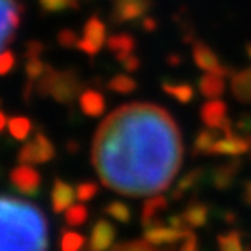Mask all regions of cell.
I'll use <instances>...</instances> for the list:
<instances>
[{"label": "cell", "instance_id": "cell-1", "mask_svg": "<svg viewBox=\"0 0 251 251\" xmlns=\"http://www.w3.org/2000/svg\"><path fill=\"white\" fill-rule=\"evenodd\" d=\"M183 159L176 122L162 106L133 103L108 115L93 143L103 185L129 197L169 187Z\"/></svg>", "mask_w": 251, "mask_h": 251}, {"label": "cell", "instance_id": "cell-2", "mask_svg": "<svg viewBox=\"0 0 251 251\" xmlns=\"http://www.w3.org/2000/svg\"><path fill=\"white\" fill-rule=\"evenodd\" d=\"M46 250V215L30 202L0 196V251Z\"/></svg>", "mask_w": 251, "mask_h": 251}, {"label": "cell", "instance_id": "cell-3", "mask_svg": "<svg viewBox=\"0 0 251 251\" xmlns=\"http://www.w3.org/2000/svg\"><path fill=\"white\" fill-rule=\"evenodd\" d=\"M35 89L42 98H52L61 105H72L80 94L82 80L75 70L59 72L52 67H47L46 74L39 78Z\"/></svg>", "mask_w": 251, "mask_h": 251}, {"label": "cell", "instance_id": "cell-4", "mask_svg": "<svg viewBox=\"0 0 251 251\" xmlns=\"http://www.w3.org/2000/svg\"><path fill=\"white\" fill-rule=\"evenodd\" d=\"M23 11L21 0H0V52L14 39Z\"/></svg>", "mask_w": 251, "mask_h": 251}, {"label": "cell", "instance_id": "cell-5", "mask_svg": "<svg viewBox=\"0 0 251 251\" xmlns=\"http://www.w3.org/2000/svg\"><path fill=\"white\" fill-rule=\"evenodd\" d=\"M56 149L52 147L51 140L44 133H37L33 140L25 143L18 153V161L21 164H44L54 159Z\"/></svg>", "mask_w": 251, "mask_h": 251}, {"label": "cell", "instance_id": "cell-6", "mask_svg": "<svg viewBox=\"0 0 251 251\" xmlns=\"http://www.w3.org/2000/svg\"><path fill=\"white\" fill-rule=\"evenodd\" d=\"M152 0H112L110 20L114 25H124L143 20L152 9Z\"/></svg>", "mask_w": 251, "mask_h": 251}, {"label": "cell", "instance_id": "cell-7", "mask_svg": "<svg viewBox=\"0 0 251 251\" xmlns=\"http://www.w3.org/2000/svg\"><path fill=\"white\" fill-rule=\"evenodd\" d=\"M9 181L16 192L30 197L37 196L42 187V176L35 168H31V164H20L12 169L9 173Z\"/></svg>", "mask_w": 251, "mask_h": 251}, {"label": "cell", "instance_id": "cell-8", "mask_svg": "<svg viewBox=\"0 0 251 251\" xmlns=\"http://www.w3.org/2000/svg\"><path fill=\"white\" fill-rule=\"evenodd\" d=\"M105 39H106L105 23L94 14L84 25V37L78 40L77 49H80V51L89 56H96L100 52V49L103 47V44H105Z\"/></svg>", "mask_w": 251, "mask_h": 251}, {"label": "cell", "instance_id": "cell-9", "mask_svg": "<svg viewBox=\"0 0 251 251\" xmlns=\"http://www.w3.org/2000/svg\"><path fill=\"white\" fill-rule=\"evenodd\" d=\"M192 56L196 65L201 68V70H206L208 74H216L220 77H232V68L225 67L218 61V56L209 49L208 46L201 40H194L192 46Z\"/></svg>", "mask_w": 251, "mask_h": 251}, {"label": "cell", "instance_id": "cell-10", "mask_svg": "<svg viewBox=\"0 0 251 251\" xmlns=\"http://www.w3.org/2000/svg\"><path fill=\"white\" fill-rule=\"evenodd\" d=\"M115 241V227L106 220H98L91 228L87 251H106Z\"/></svg>", "mask_w": 251, "mask_h": 251}, {"label": "cell", "instance_id": "cell-11", "mask_svg": "<svg viewBox=\"0 0 251 251\" xmlns=\"http://www.w3.org/2000/svg\"><path fill=\"white\" fill-rule=\"evenodd\" d=\"M190 234V230H178L175 227H164L162 224H155L152 227L145 228V241H149L150 244H155V246H171V244L178 243V241L185 239L187 235Z\"/></svg>", "mask_w": 251, "mask_h": 251}, {"label": "cell", "instance_id": "cell-12", "mask_svg": "<svg viewBox=\"0 0 251 251\" xmlns=\"http://www.w3.org/2000/svg\"><path fill=\"white\" fill-rule=\"evenodd\" d=\"M251 150V138L237 136V134H227L222 136L211 149L213 155H243Z\"/></svg>", "mask_w": 251, "mask_h": 251}, {"label": "cell", "instance_id": "cell-13", "mask_svg": "<svg viewBox=\"0 0 251 251\" xmlns=\"http://www.w3.org/2000/svg\"><path fill=\"white\" fill-rule=\"evenodd\" d=\"M243 168V162L239 159H232V161L225 162V164L216 166L211 171V183L218 190H228L234 187V181L237 173Z\"/></svg>", "mask_w": 251, "mask_h": 251}, {"label": "cell", "instance_id": "cell-14", "mask_svg": "<svg viewBox=\"0 0 251 251\" xmlns=\"http://www.w3.org/2000/svg\"><path fill=\"white\" fill-rule=\"evenodd\" d=\"M225 119H227V103L222 100H208L201 106V121L208 127L218 129Z\"/></svg>", "mask_w": 251, "mask_h": 251}, {"label": "cell", "instance_id": "cell-15", "mask_svg": "<svg viewBox=\"0 0 251 251\" xmlns=\"http://www.w3.org/2000/svg\"><path fill=\"white\" fill-rule=\"evenodd\" d=\"M75 190L72 188V185L65 183L63 180H54V185H52V192H51V204L54 213H65L72 204H74L75 199Z\"/></svg>", "mask_w": 251, "mask_h": 251}, {"label": "cell", "instance_id": "cell-16", "mask_svg": "<svg viewBox=\"0 0 251 251\" xmlns=\"http://www.w3.org/2000/svg\"><path fill=\"white\" fill-rule=\"evenodd\" d=\"M230 87L234 98L241 103H251V68H243L232 74Z\"/></svg>", "mask_w": 251, "mask_h": 251}, {"label": "cell", "instance_id": "cell-17", "mask_svg": "<svg viewBox=\"0 0 251 251\" xmlns=\"http://www.w3.org/2000/svg\"><path fill=\"white\" fill-rule=\"evenodd\" d=\"M164 209H168V199L164 196H152L143 204V211H141V224L143 227H152L159 222V215Z\"/></svg>", "mask_w": 251, "mask_h": 251}, {"label": "cell", "instance_id": "cell-18", "mask_svg": "<svg viewBox=\"0 0 251 251\" xmlns=\"http://www.w3.org/2000/svg\"><path fill=\"white\" fill-rule=\"evenodd\" d=\"M78 103H80V108H82L84 114L89 115V117H100L106 108L103 94L96 89H86L84 93H80Z\"/></svg>", "mask_w": 251, "mask_h": 251}, {"label": "cell", "instance_id": "cell-19", "mask_svg": "<svg viewBox=\"0 0 251 251\" xmlns=\"http://www.w3.org/2000/svg\"><path fill=\"white\" fill-rule=\"evenodd\" d=\"M208 216H209V206L196 199L188 204L187 209L183 211V220L188 228L204 227V225L208 224Z\"/></svg>", "mask_w": 251, "mask_h": 251}, {"label": "cell", "instance_id": "cell-20", "mask_svg": "<svg viewBox=\"0 0 251 251\" xmlns=\"http://www.w3.org/2000/svg\"><path fill=\"white\" fill-rule=\"evenodd\" d=\"M199 91L204 98L216 100L225 93V82L224 77L216 74H206L199 78Z\"/></svg>", "mask_w": 251, "mask_h": 251}, {"label": "cell", "instance_id": "cell-21", "mask_svg": "<svg viewBox=\"0 0 251 251\" xmlns=\"http://www.w3.org/2000/svg\"><path fill=\"white\" fill-rule=\"evenodd\" d=\"M204 176H206V169L204 168H196V169H192V171H188L187 175L178 181L176 188L173 190V194H171L173 199L180 201L188 190H194L197 185H201V181L204 180Z\"/></svg>", "mask_w": 251, "mask_h": 251}, {"label": "cell", "instance_id": "cell-22", "mask_svg": "<svg viewBox=\"0 0 251 251\" xmlns=\"http://www.w3.org/2000/svg\"><path fill=\"white\" fill-rule=\"evenodd\" d=\"M106 46H108L110 51L115 54V58L121 59L122 56L131 54V52L134 51L136 40H134V37L129 35V33H115V35H112L106 40Z\"/></svg>", "mask_w": 251, "mask_h": 251}, {"label": "cell", "instance_id": "cell-23", "mask_svg": "<svg viewBox=\"0 0 251 251\" xmlns=\"http://www.w3.org/2000/svg\"><path fill=\"white\" fill-rule=\"evenodd\" d=\"M222 136H225V134L220 129H216V127L202 129L196 136V141H194V153H196V155H201V153H211V149L215 147V143Z\"/></svg>", "mask_w": 251, "mask_h": 251}, {"label": "cell", "instance_id": "cell-24", "mask_svg": "<svg viewBox=\"0 0 251 251\" xmlns=\"http://www.w3.org/2000/svg\"><path fill=\"white\" fill-rule=\"evenodd\" d=\"M162 89L164 93H168L169 96H173L175 100H178L180 103H190L194 98V87L187 82H173V80H164L162 82Z\"/></svg>", "mask_w": 251, "mask_h": 251}, {"label": "cell", "instance_id": "cell-25", "mask_svg": "<svg viewBox=\"0 0 251 251\" xmlns=\"http://www.w3.org/2000/svg\"><path fill=\"white\" fill-rule=\"evenodd\" d=\"M218 251H251V248L244 246L241 232L228 230L218 235Z\"/></svg>", "mask_w": 251, "mask_h": 251}, {"label": "cell", "instance_id": "cell-26", "mask_svg": "<svg viewBox=\"0 0 251 251\" xmlns=\"http://www.w3.org/2000/svg\"><path fill=\"white\" fill-rule=\"evenodd\" d=\"M33 126H31V121L26 117H12L9 121V133L14 140H26L28 134L31 133Z\"/></svg>", "mask_w": 251, "mask_h": 251}, {"label": "cell", "instance_id": "cell-27", "mask_svg": "<svg viewBox=\"0 0 251 251\" xmlns=\"http://www.w3.org/2000/svg\"><path fill=\"white\" fill-rule=\"evenodd\" d=\"M39 5L46 14H54V12L78 9V0H39Z\"/></svg>", "mask_w": 251, "mask_h": 251}, {"label": "cell", "instance_id": "cell-28", "mask_svg": "<svg viewBox=\"0 0 251 251\" xmlns=\"http://www.w3.org/2000/svg\"><path fill=\"white\" fill-rule=\"evenodd\" d=\"M86 246V237L74 230H61V251H80Z\"/></svg>", "mask_w": 251, "mask_h": 251}, {"label": "cell", "instance_id": "cell-29", "mask_svg": "<svg viewBox=\"0 0 251 251\" xmlns=\"http://www.w3.org/2000/svg\"><path fill=\"white\" fill-rule=\"evenodd\" d=\"M87 216H89V213H87V208L84 204H72L65 211V222L70 227H78V225L86 224Z\"/></svg>", "mask_w": 251, "mask_h": 251}, {"label": "cell", "instance_id": "cell-30", "mask_svg": "<svg viewBox=\"0 0 251 251\" xmlns=\"http://www.w3.org/2000/svg\"><path fill=\"white\" fill-rule=\"evenodd\" d=\"M105 213L108 216H112L115 222H121V224H127L131 220V209L121 201H114V202L106 204Z\"/></svg>", "mask_w": 251, "mask_h": 251}, {"label": "cell", "instance_id": "cell-31", "mask_svg": "<svg viewBox=\"0 0 251 251\" xmlns=\"http://www.w3.org/2000/svg\"><path fill=\"white\" fill-rule=\"evenodd\" d=\"M108 89L115 91V93H121V94L133 93V91L136 89V80L131 78L129 75H115L108 82Z\"/></svg>", "mask_w": 251, "mask_h": 251}, {"label": "cell", "instance_id": "cell-32", "mask_svg": "<svg viewBox=\"0 0 251 251\" xmlns=\"http://www.w3.org/2000/svg\"><path fill=\"white\" fill-rule=\"evenodd\" d=\"M112 251H168L164 248H157L155 244H150L149 241H131L122 243L112 248Z\"/></svg>", "mask_w": 251, "mask_h": 251}, {"label": "cell", "instance_id": "cell-33", "mask_svg": "<svg viewBox=\"0 0 251 251\" xmlns=\"http://www.w3.org/2000/svg\"><path fill=\"white\" fill-rule=\"evenodd\" d=\"M47 67H49V65H46L40 58L28 59V63H26V80H30V82L39 80V78L46 74Z\"/></svg>", "mask_w": 251, "mask_h": 251}, {"label": "cell", "instance_id": "cell-34", "mask_svg": "<svg viewBox=\"0 0 251 251\" xmlns=\"http://www.w3.org/2000/svg\"><path fill=\"white\" fill-rule=\"evenodd\" d=\"M98 192V185L93 183V181H82V183H78L77 188H75V196H77L78 201H91L94 196Z\"/></svg>", "mask_w": 251, "mask_h": 251}, {"label": "cell", "instance_id": "cell-35", "mask_svg": "<svg viewBox=\"0 0 251 251\" xmlns=\"http://www.w3.org/2000/svg\"><path fill=\"white\" fill-rule=\"evenodd\" d=\"M58 44L65 49H72V47H77L78 44V37L74 30L70 28H65L58 33Z\"/></svg>", "mask_w": 251, "mask_h": 251}, {"label": "cell", "instance_id": "cell-36", "mask_svg": "<svg viewBox=\"0 0 251 251\" xmlns=\"http://www.w3.org/2000/svg\"><path fill=\"white\" fill-rule=\"evenodd\" d=\"M16 65V56L11 51H2L0 52V75H5L12 70V67Z\"/></svg>", "mask_w": 251, "mask_h": 251}, {"label": "cell", "instance_id": "cell-37", "mask_svg": "<svg viewBox=\"0 0 251 251\" xmlns=\"http://www.w3.org/2000/svg\"><path fill=\"white\" fill-rule=\"evenodd\" d=\"M235 131L244 138H251V115L243 114L235 122Z\"/></svg>", "mask_w": 251, "mask_h": 251}, {"label": "cell", "instance_id": "cell-38", "mask_svg": "<svg viewBox=\"0 0 251 251\" xmlns=\"http://www.w3.org/2000/svg\"><path fill=\"white\" fill-rule=\"evenodd\" d=\"M119 61H121L122 68H124L126 72H136V70H140L141 61H140V58H138V56L133 54V52H131V54L122 56Z\"/></svg>", "mask_w": 251, "mask_h": 251}, {"label": "cell", "instance_id": "cell-39", "mask_svg": "<svg viewBox=\"0 0 251 251\" xmlns=\"http://www.w3.org/2000/svg\"><path fill=\"white\" fill-rule=\"evenodd\" d=\"M44 51V46L37 40H31V42L26 44V58L31 59V58H39Z\"/></svg>", "mask_w": 251, "mask_h": 251}, {"label": "cell", "instance_id": "cell-40", "mask_svg": "<svg viewBox=\"0 0 251 251\" xmlns=\"http://www.w3.org/2000/svg\"><path fill=\"white\" fill-rule=\"evenodd\" d=\"M169 225L175 228H178V230H190V228L187 227V224H185V220H183V215H173L169 216Z\"/></svg>", "mask_w": 251, "mask_h": 251}, {"label": "cell", "instance_id": "cell-41", "mask_svg": "<svg viewBox=\"0 0 251 251\" xmlns=\"http://www.w3.org/2000/svg\"><path fill=\"white\" fill-rule=\"evenodd\" d=\"M180 251H197V237L192 234V232L185 237V243Z\"/></svg>", "mask_w": 251, "mask_h": 251}, {"label": "cell", "instance_id": "cell-42", "mask_svg": "<svg viewBox=\"0 0 251 251\" xmlns=\"http://www.w3.org/2000/svg\"><path fill=\"white\" fill-rule=\"evenodd\" d=\"M141 26H143L145 31H153L157 28V21L153 20V18H150V16H145V18L141 20Z\"/></svg>", "mask_w": 251, "mask_h": 251}, {"label": "cell", "instance_id": "cell-43", "mask_svg": "<svg viewBox=\"0 0 251 251\" xmlns=\"http://www.w3.org/2000/svg\"><path fill=\"white\" fill-rule=\"evenodd\" d=\"M181 61H183V59H181V56H178V54H169L168 56L169 65H175V67H176V65H180Z\"/></svg>", "mask_w": 251, "mask_h": 251}, {"label": "cell", "instance_id": "cell-44", "mask_svg": "<svg viewBox=\"0 0 251 251\" xmlns=\"http://www.w3.org/2000/svg\"><path fill=\"white\" fill-rule=\"evenodd\" d=\"M244 201L248 204H251V181H248L246 187H244Z\"/></svg>", "mask_w": 251, "mask_h": 251}, {"label": "cell", "instance_id": "cell-45", "mask_svg": "<svg viewBox=\"0 0 251 251\" xmlns=\"http://www.w3.org/2000/svg\"><path fill=\"white\" fill-rule=\"evenodd\" d=\"M5 124H7V117H5V114H4V112H0V131L4 129V127H5Z\"/></svg>", "mask_w": 251, "mask_h": 251}, {"label": "cell", "instance_id": "cell-46", "mask_svg": "<svg viewBox=\"0 0 251 251\" xmlns=\"http://www.w3.org/2000/svg\"><path fill=\"white\" fill-rule=\"evenodd\" d=\"M67 149L70 150V152H77V150H78V145L75 143V141H70V143H67Z\"/></svg>", "mask_w": 251, "mask_h": 251}, {"label": "cell", "instance_id": "cell-47", "mask_svg": "<svg viewBox=\"0 0 251 251\" xmlns=\"http://www.w3.org/2000/svg\"><path fill=\"white\" fill-rule=\"evenodd\" d=\"M246 51H248V54H250V58H251V44H248V46H246Z\"/></svg>", "mask_w": 251, "mask_h": 251}, {"label": "cell", "instance_id": "cell-48", "mask_svg": "<svg viewBox=\"0 0 251 251\" xmlns=\"http://www.w3.org/2000/svg\"><path fill=\"white\" fill-rule=\"evenodd\" d=\"M250 152H251V150H250Z\"/></svg>", "mask_w": 251, "mask_h": 251}]
</instances>
